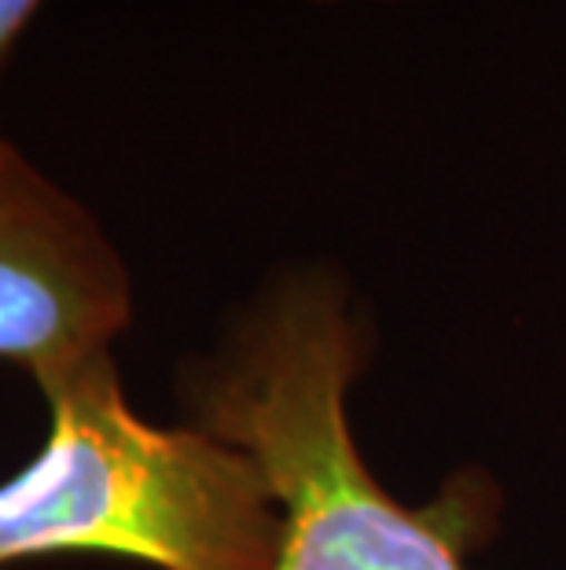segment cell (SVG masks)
Returning a JSON list of instances; mask_svg holds the SVG:
<instances>
[{"instance_id": "cell-1", "label": "cell", "mask_w": 566, "mask_h": 570, "mask_svg": "<svg viewBox=\"0 0 566 570\" xmlns=\"http://www.w3.org/2000/svg\"><path fill=\"white\" fill-rule=\"evenodd\" d=\"M365 343L346 291L324 269L280 276L196 383L199 428L261 468L280 508L269 570H464L486 519L456 482L435 504L383 493L349 434L346 394Z\"/></svg>"}, {"instance_id": "cell-2", "label": "cell", "mask_w": 566, "mask_h": 570, "mask_svg": "<svg viewBox=\"0 0 566 570\" xmlns=\"http://www.w3.org/2000/svg\"><path fill=\"white\" fill-rule=\"evenodd\" d=\"M48 402L41 453L0 482V567L107 552L159 570H269L280 508L244 449L148 423L111 350L33 375Z\"/></svg>"}, {"instance_id": "cell-3", "label": "cell", "mask_w": 566, "mask_h": 570, "mask_svg": "<svg viewBox=\"0 0 566 570\" xmlns=\"http://www.w3.org/2000/svg\"><path fill=\"white\" fill-rule=\"evenodd\" d=\"M129 317V273L111 236L0 132V361L38 375L111 350Z\"/></svg>"}, {"instance_id": "cell-4", "label": "cell", "mask_w": 566, "mask_h": 570, "mask_svg": "<svg viewBox=\"0 0 566 570\" xmlns=\"http://www.w3.org/2000/svg\"><path fill=\"white\" fill-rule=\"evenodd\" d=\"M41 0H0V67L8 63V52L16 48L19 33L38 16Z\"/></svg>"}, {"instance_id": "cell-5", "label": "cell", "mask_w": 566, "mask_h": 570, "mask_svg": "<svg viewBox=\"0 0 566 570\" xmlns=\"http://www.w3.org/2000/svg\"><path fill=\"white\" fill-rule=\"evenodd\" d=\"M309 8H408L416 0H298Z\"/></svg>"}]
</instances>
